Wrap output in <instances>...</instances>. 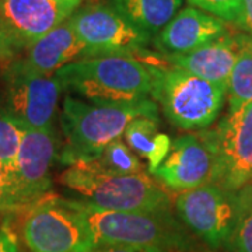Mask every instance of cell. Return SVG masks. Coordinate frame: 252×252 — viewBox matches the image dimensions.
Masks as SVG:
<instances>
[{
	"instance_id": "cell-1",
	"label": "cell",
	"mask_w": 252,
	"mask_h": 252,
	"mask_svg": "<svg viewBox=\"0 0 252 252\" xmlns=\"http://www.w3.org/2000/svg\"><path fill=\"white\" fill-rule=\"evenodd\" d=\"M137 117L157 118L156 102L144 99L137 104H94L66 95L61 111L64 137L61 161L66 165L95 161L108 144L124 136L127 125Z\"/></svg>"
},
{
	"instance_id": "cell-2",
	"label": "cell",
	"mask_w": 252,
	"mask_h": 252,
	"mask_svg": "<svg viewBox=\"0 0 252 252\" xmlns=\"http://www.w3.org/2000/svg\"><path fill=\"white\" fill-rule=\"evenodd\" d=\"M55 76L66 93L94 104H137L153 91V66L130 55L84 58Z\"/></svg>"
},
{
	"instance_id": "cell-3",
	"label": "cell",
	"mask_w": 252,
	"mask_h": 252,
	"mask_svg": "<svg viewBox=\"0 0 252 252\" xmlns=\"http://www.w3.org/2000/svg\"><path fill=\"white\" fill-rule=\"evenodd\" d=\"M64 188L80 195L81 202L115 212L170 210V196L146 172L115 174L97 162H74L61 174Z\"/></svg>"
},
{
	"instance_id": "cell-4",
	"label": "cell",
	"mask_w": 252,
	"mask_h": 252,
	"mask_svg": "<svg viewBox=\"0 0 252 252\" xmlns=\"http://www.w3.org/2000/svg\"><path fill=\"white\" fill-rule=\"evenodd\" d=\"M94 244L188 250V235L170 210L115 212L74 200Z\"/></svg>"
},
{
	"instance_id": "cell-5",
	"label": "cell",
	"mask_w": 252,
	"mask_h": 252,
	"mask_svg": "<svg viewBox=\"0 0 252 252\" xmlns=\"http://www.w3.org/2000/svg\"><path fill=\"white\" fill-rule=\"evenodd\" d=\"M153 76L152 97L172 125L184 130H203L216 121L225 89L178 67L153 66Z\"/></svg>"
},
{
	"instance_id": "cell-6",
	"label": "cell",
	"mask_w": 252,
	"mask_h": 252,
	"mask_svg": "<svg viewBox=\"0 0 252 252\" xmlns=\"http://www.w3.org/2000/svg\"><path fill=\"white\" fill-rule=\"evenodd\" d=\"M23 238L31 252H86L94 245L76 202L55 196L28 207Z\"/></svg>"
},
{
	"instance_id": "cell-7",
	"label": "cell",
	"mask_w": 252,
	"mask_h": 252,
	"mask_svg": "<svg viewBox=\"0 0 252 252\" xmlns=\"http://www.w3.org/2000/svg\"><path fill=\"white\" fill-rule=\"evenodd\" d=\"M62 91L55 74H39L13 62L4 74L0 111L26 129L54 127Z\"/></svg>"
},
{
	"instance_id": "cell-8",
	"label": "cell",
	"mask_w": 252,
	"mask_h": 252,
	"mask_svg": "<svg viewBox=\"0 0 252 252\" xmlns=\"http://www.w3.org/2000/svg\"><path fill=\"white\" fill-rule=\"evenodd\" d=\"M175 207L184 224L213 248L233 241L238 221V195L215 182L181 192Z\"/></svg>"
},
{
	"instance_id": "cell-9",
	"label": "cell",
	"mask_w": 252,
	"mask_h": 252,
	"mask_svg": "<svg viewBox=\"0 0 252 252\" xmlns=\"http://www.w3.org/2000/svg\"><path fill=\"white\" fill-rule=\"evenodd\" d=\"M200 136L216 156L215 184L234 192L252 184V102L228 111Z\"/></svg>"
},
{
	"instance_id": "cell-10",
	"label": "cell",
	"mask_w": 252,
	"mask_h": 252,
	"mask_svg": "<svg viewBox=\"0 0 252 252\" xmlns=\"http://www.w3.org/2000/svg\"><path fill=\"white\" fill-rule=\"evenodd\" d=\"M54 0H0V61H17L70 17Z\"/></svg>"
},
{
	"instance_id": "cell-11",
	"label": "cell",
	"mask_w": 252,
	"mask_h": 252,
	"mask_svg": "<svg viewBox=\"0 0 252 252\" xmlns=\"http://www.w3.org/2000/svg\"><path fill=\"white\" fill-rule=\"evenodd\" d=\"M70 23L81 42L90 49L91 56L133 55L143 51L152 39L105 4H91L73 13Z\"/></svg>"
},
{
	"instance_id": "cell-12",
	"label": "cell",
	"mask_w": 252,
	"mask_h": 252,
	"mask_svg": "<svg viewBox=\"0 0 252 252\" xmlns=\"http://www.w3.org/2000/svg\"><path fill=\"white\" fill-rule=\"evenodd\" d=\"M216 156L206 140L199 135L175 139L154 177L172 190H188L215 182Z\"/></svg>"
},
{
	"instance_id": "cell-13",
	"label": "cell",
	"mask_w": 252,
	"mask_h": 252,
	"mask_svg": "<svg viewBox=\"0 0 252 252\" xmlns=\"http://www.w3.org/2000/svg\"><path fill=\"white\" fill-rule=\"evenodd\" d=\"M59 139L54 127L26 129L13 170L28 199L36 203L51 189V171L58 157Z\"/></svg>"
},
{
	"instance_id": "cell-14",
	"label": "cell",
	"mask_w": 252,
	"mask_h": 252,
	"mask_svg": "<svg viewBox=\"0 0 252 252\" xmlns=\"http://www.w3.org/2000/svg\"><path fill=\"white\" fill-rule=\"evenodd\" d=\"M224 34L223 20L192 6L180 10L157 34L156 46L165 56L185 55Z\"/></svg>"
},
{
	"instance_id": "cell-15",
	"label": "cell",
	"mask_w": 252,
	"mask_h": 252,
	"mask_svg": "<svg viewBox=\"0 0 252 252\" xmlns=\"http://www.w3.org/2000/svg\"><path fill=\"white\" fill-rule=\"evenodd\" d=\"M91 58L90 49L74 32L70 17L48 31L20 59V66L39 74H55L63 66Z\"/></svg>"
},
{
	"instance_id": "cell-16",
	"label": "cell",
	"mask_w": 252,
	"mask_h": 252,
	"mask_svg": "<svg viewBox=\"0 0 252 252\" xmlns=\"http://www.w3.org/2000/svg\"><path fill=\"white\" fill-rule=\"evenodd\" d=\"M241 46V35L219 36L185 55L165 56L172 67L192 73L203 80L215 83L227 90L228 80Z\"/></svg>"
},
{
	"instance_id": "cell-17",
	"label": "cell",
	"mask_w": 252,
	"mask_h": 252,
	"mask_svg": "<svg viewBox=\"0 0 252 252\" xmlns=\"http://www.w3.org/2000/svg\"><path fill=\"white\" fill-rule=\"evenodd\" d=\"M124 137L132 152L147 161V170L150 174H154L161 165L172 144L170 136L158 129L157 118L153 117H137L133 119L126 127Z\"/></svg>"
},
{
	"instance_id": "cell-18",
	"label": "cell",
	"mask_w": 252,
	"mask_h": 252,
	"mask_svg": "<svg viewBox=\"0 0 252 252\" xmlns=\"http://www.w3.org/2000/svg\"><path fill=\"white\" fill-rule=\"evenodd\" d=\"M184 0H109V6L147 35H157L180 11Z\"/></svg>"
},
{
	"instance_id": "cell-19",
	"label": "cell",
	"mask_w": 252,
	"mask_h": 252,
	"mask_svg": "<svg viewBox=\"0 0 252 252\" xmlns=\"http://www.w3.org/2000/svg\"><path fill=\"white\" fill-rule=\"evenodd\" d=\"M228 111L252 102V36L241 35V46L227 87Z\"/></svg>"
},
{
	"instance_id": "cell-20",
	"label": "cell",
	"mask_w": 252,
	"mask_h": 252,
	"mask_svg": "<svg viewBox=\"0 0 252 252\" xmlns=\"http://www.w3.org/2000/svg\"><path fill=\"white\" fill-rule=\"evenodd\" d=\"M94 162H97L104 170L115 172V174L127 175V174L144 172L142 161L132 152V149L125 143V140H122V137L108 144Z\"/></svg>"
},
{
	"instance_id": "cell-21",
	"label": "cell",
	"mask_w": 252,
	"mask_h": 252,
	"mask_svg": "<svg viewBox=\"0 0 252 252\" xmlns=\"http://www.w3.org/2000/svg\"><path fill=\"white\" fill-rule=\"evenodd\" d=\"M238 195V221L235 227L234 244L235 252H252V184L245 185Z\"/></svg>"
},
{
	"instance_id": "cell-22",
	"label": "cell",
	"mask_w": 252,
	"mask_h": 252,
	"mask_svg": "<svg viewBox=\"0 0 252 252\" xmlns=\"http://www.w3.org/2000/svg\"><path fill=\"white\" fill-rule=\"evenodd\" d=\"M34 205L23 190L11 165L0 162V212L20 210Z\"/></svg>"
},
{
	"instance_id": "cell-23",
	"label": "cell",
	"mask_w": 252,
	"mask_h": 252,
	"mask_svg": "<svg viewBox=\"0 0 252 252\" xmlns=\"http://www.w3.org/2000/svg\"><path fill=\"white\" fill-rule=\"evenodd\" d=\"M24 133V126L0 111V162L13 167Z\"/></svg>"
},
{
	"instance_id": "cell-24",
	"label": "cell",
	"mask_w": 252,
	"mask_h": 252,
	"mask_svg": "<svg viewBox=\"0 0 252 252\" xmlns=\"http://www.w3.org/2000/svg\"><path fill=\"white\" fill-rule=\"evenodd\" d=\"M189 3L223 21H237L241 10V0H188Z\"/></svg>"
},
{
	"instance_id": "cell-25",
	"label": "cell",
	"mask_w": 252,
	"mask_h": 252,
	"mask_svg": "<svg viewBox=\"0 0 252 252\" xmlns=\"http://www.w3.org/2000/svg\"><path fill=\"white\" fill-rule=\"evenodd\" d=\"M86 252H170L160 248H146V247H126V245H111V244H94Z\"/></svg>"
},
{
	"instance_id": "cell-26",
	"label": "cell",
	"mask_w": 252,
	"mask_h": 252,
	"mask_svg": "<svg viewBox=\"0 0 252 252\" xmlns=\"http://www.w3.org/2000/svg\"><path fill=\"white\" fill-rule=\"evenodd\" d=\"M0 252H20L17 238L6 223L0 224Z\"/></svg>"
},
{
	"instance_id": "cell-27",
	"label": "cell",
	"mask_w": 252,
	"mask_h": 252,
	"mask_svg": "<svg viewBox=\"0 0 252 252\" xmlns=\"http://www.w3.org/2000/svg\"><path fill=\"white\" fill-rule=\"evenodd\" d=\"M235 23L252 36V0H241L240 16Z\"/></svg>"
},
{
	"instance_id": "cell-28",
	"label": "cell",
	"mask_w": 252,
	"mask_h": 252,
	"mask_svg": "<svg viewBox=\"0 0 252 252\" xmlns=\"http://www.w3.org/2000/svg\"><path fill=\"white\" fill-rule=\"evenodd\" d=\"M55 3H58L62 9H64L69 14H73L74 10L77 9L81 4L83 0H54Z\"/></svg>"
}]
</instances>
